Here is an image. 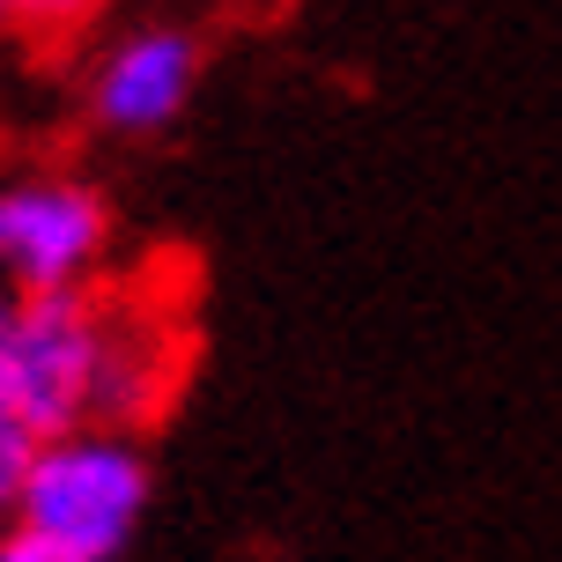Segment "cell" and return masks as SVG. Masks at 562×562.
<instances>
[{"mask_svg":"<svg viewBox=\"0 0 562 562\" xmlns=\"http://www.w3.org/2000/svg\"><path fill=\"white\" fill-rule=\"evenodd\" d=\"M148 510V459L140 437L119 422H67L30 451L23 496H15V526L59 540L82 562H112L140 533Z\"/></svg>","mask_w":562,"mask_h":562,"instance_id":"obj_1","label":"cell"},{"mask_svg":"<svg viewBox=\"0 0 562 562\" xmlns=\"http://www.w3.org/2000/svg\"><path fill=\"white\" fill-rule=\"evenodd\" d=\"M104 393V289H53V296H23L8 348H0V400L53 437L67 422H97Z\"/></svg>","mask_w":562,"mask_h":562,"instance_id":"obj_2","label":"cell"},{"mask_svg":"<svg viewBox=\"0 0 562 562\" xmlns=\"http://www.w3.org/2000/svg\"><path fill=\"white\" fill-rule=\"evenodd\" d=\"M112 259V200L75 170L0 178V281L15 296L89 289Z\"/></svg>","mask_w":562,"mask_h":562,"instance_id":"obj_3","label":"cell"},{"mask_svg":"<svg viewBox=\"0 0 562 562\" xmlns=\"http://www.w3.org/2000/svg\"><path fill=\"white\" fill-rule=\"evenodd\" d=\"M200 89V37L178 23H148L112 37L89 67V119L119 140H148L178 126Z\"/></svg>","mask_w":562,"mask_h":562,"instance_id":"obj_4","label":"cell"},{"mask_svg":"<svg viewBox=\"0 0 562 562\" xmlns=\"http://www.w3.org/2000/svg\"><path fill=\"white\" fill-rule=\"evenodd\" d=\"M186 378V318L156 311L140 296H104V393H97V422L140 429L164 415V400Z\"/></svg>","mask_w":562,"mask_h":562,"instance_id":"obj_5","label":"cell"},{"mask_svg":"<svg viewBox=\"0 0 562 562\" xmlns=\"http://www.w3.org/2000/svg\"><path fill=\"white\" fill-rule=\"evenodd\" d=\"M30 451H37V429L0 400V518H15V496H23V474H30Z\"/></svg>","mask_w":562,"mask_h":562,"instance_id":"obj_6","label":"cell"},{"mask_svg":"<svg viewBox=\"0 0 562 562\" xmlns=\"http://www.w3.org/2000/svg\"><path fill=\"white\" fill-rule=\"evenodd\" d=\"M104 0H15V30L23 37H75L82 23H97Z\"/></svg>","mask_w":562,"mask_h":562,"instance_id":"obj_7","label":"cell"},{"mask_svg":"<svg viewBox=\"0 0 562 562\" xmlns=\"http://www.w3.org/2000/svg\"><path fill=\"white\" fill-rule=\"evenodd\" d=\"M0 562H82V555H67L59 540L30 533V526H8V533H0Z\"/></svg>","mask_w":562,"mask_h":562,"instance_id":"obj_8","label":"cell"},{"mask_svg":"<svg viewBox=\"0 0 562 562\" xmlns=\"http://www.w3.org/2000/svg\"><path fill=\"white\" fill-rule=\"evenodd\" d=\"M15 304H23V296H15V289L0 281V348H8V326H15Z\"/></svg>","mask_w":562,"mask_h":562,"instance_id":"obj_9","label":"cell"},{"mask_svg":"<svg viewBox=\"0 0 562 562\" xmlns=\"http://www.w3.org/2000/svg\"><path fill=\"white\" fill-rule=\"evenodd\" d=\"M8 30H15V0H0V37H8Z\"/></svg>","mask_w":562,"mask_h":562,"instance_id":"obj_10","label":"cell"}]
</instances>
